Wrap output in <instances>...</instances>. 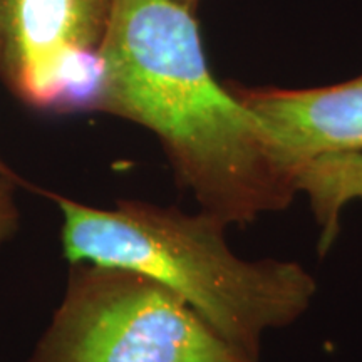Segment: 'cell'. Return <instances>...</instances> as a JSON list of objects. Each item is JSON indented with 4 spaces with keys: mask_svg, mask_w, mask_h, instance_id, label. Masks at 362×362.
<instances>
[{
    "mask_svg": "<svg viewBox=\"0 0 362 362\" xmlns=\"http://www.w3.org/2000/svg\"><path fill=\"white\" fill-rule=\"evenodd\" d=\"M98 112L156 136L200 210L248 225L296 198V176L255 115L208 66L194 12L178 0H112Z\"/></svg>",
    "mask_w": 362,
    "mask_h": 362,
    "instance_id": "cell-1",
    "label": "cell"
},
{
    "mask_svg": "<svg viewBox=\"0 0 362 362\" xmlns=\"http://www.w3.org/2000/svg\"><path fill=\"white\" fill-rule=\"evenodd\" d=\"M61 211V247L67 264L112 265L139 272L183 297L240 349L260 356L272 330L309 312L317 280L292 260L238 257L228 225L208 211H188L141 200L89 206L47 193Z\"/></svg>",
    "mask_w": 362,
    "mask_h": 362,
    "instance_id": "cell-2",
    "label": "cell"
},
{
    "mask_svg": "<svg viewBox=\"0 0 362 362\" xmlns=\"http://www.w3.org/2000/svg\"><path fill=\"white\" fill-rule=\"evenodd\" d=\"M27 362H259L156 280L69 264L66 287Z\"/></svg>",
    "mask_w": 362,
    "mask_h": 362,
    "instance_id": "cell-3",
    "label": "cell"
},
{
    "mask_svg": "<svg viewBox=\"0 0 362 362\" xmlns=\"http://www.w3.org/2000/svg\"><path fill=\"white\" fill-rule=\"evenodd\" d=\"M112 0H0V81L33 110L98 112Z\"/></svg>",
    "mask_w": 362,
    "mask_h": 362,
    "instance_id": "cell-4",
    "label": "cell"
},
{
    "mask_svg": "<svg viewBox=\"0 0 362 362\" xmlns=\"http://www.w3.org/2000/svg\"><path fill=\"white\" fill-rule=\"evenodd\" d=\"M233 90L296 178L302 166L320 156L362 153V76L324 88L233 86Z\"/></svg>",
    "mask_w": 362,
    "mask_h": 362,
    "instance_id": "cell-5",
    "label": "cell"
},
{
    "mask_svg": "<svg viewBox=\"0 0 362 362\" xmlns=\"http://www.w3.org/2000/svg\"><path fill=\"white\" fill-rule=\"evenodd\" d=\"M297 193L309 200L320 228L319 250L337 237L342 210L362 200V153H341L312 160L297 171Z\"/></svg>",
    "mask_w": 362,
    "mask_h": 362,
    "instance_id": "cell-6",
    "label": "cell"
},
{
    "mask_svg": "<svg viewBox=\"0 0 362 362\" xmlns=\"http://www.w3.org/2000/svg\"><path fill=\"white\" fill-rule=\"evenodd\" d=\"M21 230V208L12 178L0 171V248L17 237Z\"/></svg>",
    "mask_w": 362,
    "mask_h": 362,
    "instance_id": "cell-7",
    "label": "cell"
},
{
    "mask_svg": "<svg viewBox=\"0 0 362 362\" xmlns=\"http://www.w3.org/2000/svg\"><path fill=\"white\" fill-rule=\"evenodd\" d=\"M178 2H180V4H183L185 7H188L189 11L197 12V8H198V6H200L202 0H178Z\"/></svg>",
    "mask_w": 362,
    "mask_h": 362,
    "instance_id": "cell-8",
    "label": "cell"
}]
</instances>
